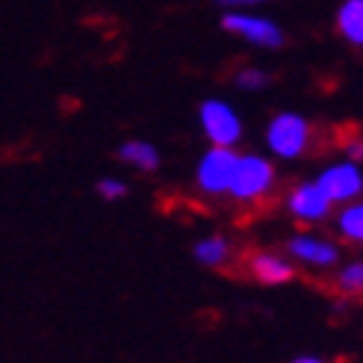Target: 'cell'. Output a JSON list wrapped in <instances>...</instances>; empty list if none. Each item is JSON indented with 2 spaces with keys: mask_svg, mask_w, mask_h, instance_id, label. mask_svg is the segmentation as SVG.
<instances>
[{
  "mask_svg": "<svg viewBox=\"0 0 363 363\" xmlns=\"http://www.w3.org/2000/svg\"><path fill=\"white\" fill-rule=\"evenodd\" d=\"M201 127L210 136V142H216L219 148H233L242 136L240 116L225 101H204L201 104Z\"/></svg>",
  "mask_w": 363,
  "mask_h": 363,
  "instance_id": "3",
  "label": "cell"
},
{
  "mask_svg": "<svg viewBox=\"0 0 363 363\" xmlns=\"http://www.w3.org/2000/svg\"><path fill=\"white\" fill-rule=\"evenodd\" d=\"M266 83H269V77H266V71H260V68H245V71L237 74V86L240 89H263Z\"/></svg>",
  "mask_w": 363,
  "mask_h": 363,
  "instance_id": "16",
  "label": "cell"
},
{
  "mask_svg": "<svg viewBox=\"0 0 363 363\" xmlns=\"http://www.w3.org/2000/svg\"><path fill=\"white\" fill-rule=\"evenodd\" d=\"M98 195L104 198V201H116V198H124L127 195V184L124 180H116V177H104L98 180Z\"/></svg>",
  "mask_w": 363,
  "mask_h": 363,
  "instance_id": "15",
  "label": "cell"
},
{
  "mask_svg": "<svg viewBox=\"0 0 363 363\" xmlns=\"http://www.w3.org/2000/svg\"><path fill=\"white\" fill-rule=\"evenodd\" d=\"M225 6H257V4H266V0H219Z\"/></svg>",
  "mask_w": 363,
  "mask_h": 363,
  "instance_id": "18",
  "label": "cell"
},
{
  "mask_svg": "<svg viewBox=\"0 0 363 363\" xmlns=\"http://www.w3.org/2000/svg\"><path fill=\"white\" fill-rule=\"evenodd\" d=\"M118 157L124 162H130V166H139V169H157V162H160V154L151 142H142V139H133V142H124L121 148H118Z\"/></svg>",
  "mask_w": 363,
  "mask_h": 363,
  "instance_id": "11",
  "label": "cell"
},
{
  "mask_svg": "<svg viewBox=\"0 0 363 363\" xmlns=\"http://www.w3.org/2000/svg\"><path fill=\"white\" fill-rule=\"evenodd\" d=\"M289 213L301 222H322L331 213V201L316 184H301L289 195Z\"/></svg>",
  "mask_w": 363,
  "mask_h": 363,
  "instance_id": "7",
  "label": "cell"
},
{
  "mask_svg": "<svg viewBox=\"0 0 363 363\" xmlns=\"http://www.w3.org/2000/svg\"><path fill=\"white\" fill-rule=\"evenodd\" d=\"M346 151H349V162H357V160H363V142H360V139H357V142H352Z\"/></svg>",
  "mask_w": 363,
  "mask_h": 363,
  "instance_id": "17",
  "label": "cell"
},
{
  "mask_svg": "<svg viewBox=\"0 0 363 363\" xmlns=\"http://www.w3.org/2000/svg\"><path fill=\"white\" fill-rule=\"evenodd\" d=\"M248 266H251V275L257 278L260 284H266V286L286 284V281H293V275H296L293 263L278 257V254H269V251H257Z\"/></svg>",
  "mask_w": 363,
  "mask_h": 363,
  "instance_id": "9",
  "label": "cell"
},
{
  "mask_svg": "<svg viewBox=\"0 0 363 363\" xmlns=\"http://www.w3.org/2000/svg\"><path fill=\"white\" fill-rule=\"evenodd\" d=\"M228 254H230V248H228V240H222V237H207L195 245V260L204 266H222L228 260Z\"/></svg>",
  "mask_w": 363,
  "mask_h": 363,
  "instance_id": "12",
  "label": "cell"
},
{
  "mask_svg": "<svg viewBox=\"0 0 363 363\" xmlns=\"http://www.w3.org/2000/svg\"><path fill=\"white\" fill-rule=\"evenodd\" d=\"M222 27L228 33H237L242 35L245 42L251 45H260V48H281L284 45V33L275 21L269 18H260V15H245V12H230L225 15Z\"/></svg>",
  "mask_w": 363,
  "mask_h": 363,
  "instance_id": "5",
  "label": "cell"
},
{
  "mask_svg": "<svg viewBox=\"0 0 363 363\" xmlns=\"http://www.w3.org/2000/svg\"><path fill=\"white\" fill-rule=\"evenodd\" d=\"M316 186L328 195L331 204H342L363 192V174L357 172L354 162H340V166H331L319 174Z\"/></svg>",
  "mask_w": 363,
  "mask_h": 363,
  "instance_id": "6",
  "label": "cell"
},
{
  "mask_svg": "<svg viewBox=\"0 0 363 363\" xmlns=\"http://www.w3.org/2000/svg\"><path fill=\"white\" fill-rule=\"evenodd\" d=\"M286 251L293 254L296 260H301L307 266H319V269H328L340 260V248L322 237H293L286 242Z\"/></svg>",
  "mask_w": 363,
  "mask_h": 363,
  "instance_id": "8",
  "label": "cell"
},
{
  "mask_svg": "<svg viewBox=\"0 0 363 363\" xmlns=\"http://www.w3.org/2000/svg\"><path fill=\"white\" fill-rule=\"evenodd\" d=\"M237 160H240V154H233V148H219V145H216L213 151H207L201 157V166H198V186L210 195L228 192L230 177L237 172Z\"/></svg>",
  "mask_w": 363,
  "mask_h": 363,
  "instance_id": "4",
  "label": "cell"
},
{
  "mask_svg": "<svg viewBox=\"0 0 363 363\" xmlns=\"http://www.w3.org/2000/svg\"><path fill=\"white\" fill-rule=\"evenodd\" d=\"M266 142L278 157L296 160L304 154L307 142H311V124L298 113H278L266 130Z\"/></svg>",
  "mask_w": 363,
  "mask_h": 363,
  "instance_id": "2",
  "label": "cell"
},
{
  "mask_svg": "<svg viewBox=\"0 0 363 363\" xmlns=\"http://www.w3.org/2000/svg\"><path fill=\"white\" fill-rule=\"evenodd\" d=\"M272 184H275V169L269 166V160L257 157V154H248V157H240L237 160V172L230 177V186L228 192L237 198V201H257L263 198Z\"/></svg>",
  "mask_w": 363,
  "mask_h": 363,
  "instance_id": "1",
  "label": "cell"
},
{
  "mask_svg": "<svg viewBox=\"0 0 363 363\" xmlns=\"http://www.w3.org/2000/svg\"><path fill=\"white\" fill-rule=\"evenodd\" d=\"M293 363H325L322 357H313V354H304V357H296Z\"/></svg>",
  "mask_w": 363,
  "mask_h": 363,
  "instance_id": "19",
  "label": "cell"
},
{
  "mask_svg": "<svg viewBox=\"0 0 363 363\" xmlns=\"http://www.w3.org/2000/svg\"><path fill=\"white\" fill-rule=\"evenodd\" d=\"M337 27L352 45L363 48V0H346L337 12Z\"/></svg>",
  "mask_w": 363,
  "mask_h": 363,
  "instance_id": "10",
  "label": "cell"
},
{
  "mask_svg": "<svg viewBox=\"0 0 363 363\" xmlns=\"http://www.w3.org/2000/svg\"><path fill=\"white\" fill-rule=\"evenodd\" d=\"M337 286L346 296H363V263H349L340 269L337 275Z\"/></svg>",
  "mask_w": 363,
  "mask_h": 363,
  "instance_id": "14",
  "label": "cell"
},
{
  "mask_svg": "<svg viewBox=\"0 0 363 363\" xmlns=\"http://www.w3.org/2000/svg\"><path fill=\"white\" fill-rule=\"evenodd\" d=\"M337 228H340V233H342L346 240L363 242V201L349 204L346 210H342L340 219H337Z\"/></svg>",
  "mask_w": 363,
  "mask_h": 363,
  "instance_id": "13",
  "label": "cell"
}]
</instances>
